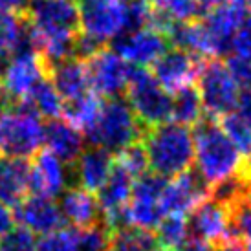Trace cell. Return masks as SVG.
<instances>
[{
  "instance_id": "1",
  "label": "cell",
  "mask_w": 251,
  "mask_h": 251,
  "mask_svg": "<svg viewBox=\"0 0 251 251\" xmlns=\"http://www.w3.org/2000/svg\"><path fill=\"white\" fill-rule=\"evenodd\" d=\"M193 138H195V171L209 189L242 173L248 160L224 134L222 126L216 119L203 118L195 126Z\"/></svg>"
},
{
  "instance_id": "2",
  "label": "cell",
  "mask_w": 251,
  "mask_h": 251,
  "mask_svg": "<svg viewBox=\"0 0 251 251\" xmlns=\"http://www.w3.org/2000/svg\"><path fill=\"white\" fill-rule=\"evenodd\" d=\"M141 145L147 152L149 171L163 180L191 171L195 163V138L191 128L167 121L147 128Z\"/></svg>"
},
{
  "instance_id": "3",
  "label": "cell",
  "mask_w": 251,
  "mask_h": 251,
  "mask_svg": "<svg viewBox=\"0 0 251 251\" xmlns=\"http://www.w3.org/2000/svg\"><path fill=\"white\" fill-rule=\"evenodd\" d=\"M46 125L26 103L0 106V158L33 160L42 151Z\"/></svg>"
},
{
  "instance_id": "4",
  "label": "cell",
  "mask_w": 251,
  "mask_h": 251,
  "mask_svg": "<svg viewBox=\"0 0 251 251\" xmlns=\"http://www.w3.org/2000/svg\"><path fill=\"white\" fill-rule=\"evenodd\" d=\"M143 134L145 128L134 116L128 103L121 98H114L103 101L98 121L84 134V140L90 143V147L119 154L126 147L141 141Z\"/></svg>"
},
{
  "instance_id": "5",
  "label": "cell",
  "mask_w": 251,
  "mask_h": 251,
  "mask_svg": "<svg viewBox=\"0 0 251 251\" xmlns=\"http://www.w3.org/2000/svg\"><path fill=\"white\" fill-rule=\"evenodd\" d=\"M125 96L128 106L145 130L163 125L171 119L173 96L147 68H132Z\"/></svg>"
},
{
  "instance_id": "6",
  "label": "cell",
  "mask_w": 251,
  "mask_h": 251,
  "mask_svg": "<svg viewBox=\"0 0 251 251\" xmlns=\"http://www.w3.org/2000/svg\"><path fill=\"white\" fill-rule=\"evenodd\" d=\"M196 81V90L207 118L222 119L224 116L235 112L242 88L233 79L226 63L220 59L202 61Z\"/></svg>"
},
{
  "instance_id": "7",
  "label": "cell",
  "mask_w": 251,
  "mask_h": 251,
  "mask_svg": "<svg viewBox=\"0 0 251 251\" xmlns=\"http://www.w3.org/2000/svg\"><path fill=\"white\" fill-rule=\"evenodd\" d=\"M77 7L81 35L103 48L126 31V0H81Z\"/></svg>"
},
{
  "instance_id": "8",
  "label": "cell",
  "mask_w": 251,
  "mask_h": 251,
  "mask_svg": "<svg viewBox=\"0 0 251 251\" xmlns=\"http://www.w3.org/2000/svg\"><path fill=\"white\" fill-rule=\"evenodd\" d=\"M48 77V64L35 50L15 53L0 75V96L4 106L24 103L37 84Z\"/></svg>"
},
{
  "instance_id": "9",
  "label": "cell",
  "mask_w": 251,
  "mask_h": 251,
  "mask_svg": "<svg viewBox=\"0 0 251 251\" xmlns=\"http://www.w3.org/2000/svg\"><path fill=\"white\" fill-rule=\"evenodd\" d=\"M167 180L152 173H145L138 180H134L132 196L126 205V218H128V227L143 229L152 233L160 222L163 220V191H165Z\"/></svg>"
},
{
  "instance_id": "10",
  "label": "cell",
  "mask_w": 251,
  "mask_h": 251,
  "mask_svg": "<svg viewBox=\"0 0 251 251\" xmlns=\"http://www.w3.org/2000/svg\"><path fill=\"white\" fill-rule=\"evenodd\" d=\"M248 13L250 6L246 0H220L200 19L207 31L215 59L229 55L233 37Z\"/></svg>"
},
{
  "instance_id": "11",
  "label": "cell",
  "mask_w": 251,
  "mask_h": 251,
  "mask_svg": "<svg viewBox=\"0 0 251 251\" xmlns=\"http://www.w3.org/2000/svg\"><path fill=\"white\" fill-rule=\"evenodd\" d=\"M84 64L90 81V90L98 94L99 98L114 99L125 94L132 68L114 50H99L98 53L88 57Z\"/></svg>"
},
{
  "instance_id": "12",
  "label": "cell",
  "mask_w": 251,
  "mask_h": 251,
  "mask_svg": "<svg viewBox=\"0 0 251 251\" xmlns=\"http://www.w3.org/2000/svg\"><path fill=\"white\" fill-rule=\"evenodd\" d=\"M169 48V37L152 28L128 31L112 42V50L125 63L134 64L138 68H147L149 64H154Z\"/></svg>"
},
{
  "instance_id": "13",
  "label": "cell",
  "mask_w": 251,
  "mask_h": 251,
  "mask_svg": "<svg viewBox=\"0 0 251 251\" xmlns=\"http://www.w3.org/2000/svg\"><path fill=\"white\" fill-rule=\"evenodd\" d=\"M68 183H70V169L50 151H41L29 161V195L53 200L68 189Z\"/></svg>"
},
{
  "instance_id": "14",
  "label": "cell",
  "mask_w": 251,
  "mask_h": 251,
  "mask_svg": "<svg viewBox=\"0 0 251 251\" xmlns=\"http://www.w3.org/2000/svg\"><path fill=\"white\" fill-rule=\"evenodd\" d=\"M202 61L180 48H169L152 64V75L156 81L173 96L175 92L191 86L198 77Z\"/></svg>"
},
{
  "instance_id": "15",
  "label": "cell",
  "mask_w": 251,
  "mask_h": 251,
  "mask_svg": "<svg viewBox=\"0 0 251 251\" xmlns=\"http://www.w3.org/2000/svg\"><path fill=\"white\" fill-rule=\"evenodd\" d=\"M15 222L28 229L33 235H48L57 229H63L64 220L59 209V203L51 198L28 195L13 211Z\"/></svg>"
},
{
  "instance_id": "16",
  "label": "cell",
  "mask_w": 251,
  "mask_h": 251,
  "mask_svg": "<svg viewBox=\"0 0 251 251\" xmlns=\"http://www.w3.org/2000/svg\"><path fill=\"white\" fill-rule=\"evenodd\" d=\"M205 198H209V187L203 183L196 171H187L167 181L161 205L165 215L185 216Z\"/></svg>"
},
{
  "instance_id": "17",
  "label": "cell",
  "mask_w": 251,
  "mask_h": 251,
  "mask_svg": "<svg viewBox=\"0 0 251 251\" xmlns=\"http://www.w3.org/2000/svg\"><path fill=\"white\" fill-rule=\"evenodd\" d=\"M189 233L211 246L229 240V215L222 203L205 198L189 213Z\"/></svg>"
},
{
  "instance_id": "18",
  "label": "cell",
  "mask_w": 251,
  "mask_h": 251,
  "mask_svg": "<svg viewBox=\"0 0 251 251\" xmlns=\"http://www.w3.org/2000/svg\"><path fill=\"white\" fill-rule=\"evenodd\" d=\"M112 167H114V158L110 152L98 147H88L74 161L72 175L77 181V187L84 189L92 195H98V191L108 180Z\"/></svg>"
},
{
  "instance_id": "19",
  "label": "cell",
  "mask_w": 251,
  "mask_h": 251,
  "mask_svg": "<svg viewBox=\"0 0 251 251\" xmlns=\"http://www.w3.org/2000/svg\"><path fill=\"white\" fill-rule=\"evenodd\" d=\"M59 209H61L64 224H70L77 231L103 222L96 195L81 187L66 189L59 200Z\"/></svg>"
},
{
  "instance_id": "20",
  "label": "cell",
  "mask_w": 251,
  "mask_h": 251,
  "mask_svg": "<svg viewBox=\"0 0 251 251\" xmlns=\"http://www.w3.org/2000/svg\"><path fill=\"white\" fill-rule=\"evenodd\" d=\"M84 136L81 130L68 123L64 118L51 119L46 125L44 134V145L48 147L46 151L57 156L59 160L66 165H74V161L81 156L84 151Z\"/></svg>"
},
{
  "instance_id": "21",
  "label": "cell",
  "mask_w": 251,
  "mask_h": 251,
  "mask_svg": "<svg viewBox=\"0 0 251 251\" xmlns=\"http://www.w3.org/2000/svg\"><path fill=\"white\" fill-rule=\"evenodd\" d=\"M48 79L55 86L64 103L83 98L90 90V81L86 74V64L81 59H66L48 68Z\"/></svg>"
},
{
  "instance_id": "22",
  "label": "cell",
  "mask_w": 251,
  "mask_h": 251,
  "mask_svg": "<svg viewBox=\"0 0 251 251\" xmlns=\"http://www.w3.org/2000/svg\"><path fill=\"white\" fill-rule=\"evenodd\" d=\"M29 161L0 158V203L17 207L28 196Z\"/></svg>"
},
{
  "instance_id": "23",
  "label": "cell",
  "mask_w": 251,
  "mask_h": 251,
  "mask_svg": "<svg viewBox=\"0 0 251 251\" xmlns=\"http://www.w3.org/2000/svg\"><path fill=\"white\" fill-rule=\"evenodd\" d=\"M24 50H35L26 15L0 11V59L9 61Z\"/></svg>"
},
{
  "instance_id": "24",
  "label": "cell",
  "mask_w": 251,
  "mask_h": 251,
  "mask_svg": "<svg viewBox=\"0 0 251 251\" xmlns=\"http://www.w3.org/2000/svg\"><path fill=\"white\" fill-rule=\"evenodd\" d=\"M101 106H103V99L99 98L98 94L88 92L83 98L64 103L63 118L75 126L77 130H81L84 136L94 126V123L98 121Z\"/></svg>"
},
{
  "instance_id": "25",
  "label": "cell",
  "mask_w": 251,
  "mask_h": 251,
  "mask_svg": "<svg viewBox=\"0 0 251 251\" xmlns=\"http://www.w3.org/2000/svg\"><path fill=\"white\" fill-rule=\"evenodd\" d=\"M171 118L175 119V123L187 126V128L196 126L205 118L202 101H200V96H198V90H196L195 84L185 86V88L173 94Z\"/></svg>"
},
{
  "instance_id": "26",
  "label": "cell",
  "mask_w": 251,
  "mask_h": 251,
  "mask_svg": "<svg viewBox=\"0 0 251 251\" xmlns=\"http://www.w3.org/2000/svg\"><path fill=\"white\" fill-rule=\"evenodd\" d=\"M24 103L35 112L41 119L51 121V119L63 118L64 101L59 96V92L55 90V86L51 84V81H50L48 77L37 84Z\"/></svg>"
},
{
  "instance_id": "27",
  "label": "cell",
  "mask_w": 251,
  "mask_h": 251,
  "mask_svg": "<svg viewBox=\"0 0 251 251\" xmlns=\"http://www.w3.org/2000/svg\"><path fill=\"white\" fill-rule=\"evenodd\" d=\"M156 242L165 251H178L189 238V224L185 216L165 215L156 227Z\"/></svg>"
},
{
  "instance_id": "28",
  "label": "cell",
  "mask_w": 251,
  "mask_h": 251,
  "mask_svg": "<svg viewBox=\"0 0 251 251\" xmlns=\"http://www.w3.org/2000/svg\"><path fill=\"white\" fill-rule=\"evenodd\" d=\"M226 209L229 215V238L251 246V189Z\"/></svg>"
},
{
  "instance_id": "29",
  "label": "cell",
  "mask_w": 251,
  "mask_h": 251,
  "mask_svg": "<svg viewBox=\"0 0 251 251\" xmlns=\"http://www.w3.org/2000/svg\"><path fill=\"white\" fill-rule=\"evenodd\" d=\"M152 7L175 24L196 22L205 15L200 0H154Z\"/></svg>"
},
{
  "instance_id": "30",
  "label": "cell",
  "mask_w": 251,
  "mask_h": 251,
  "mask_svg": "<svg viewBox=\"0 0 251 251\" xmlns=\"http://www.w3.org/2000/svg\"><path fill=\"white\" fill-rule=\"evenodd\" d=\"M156 246L158 242L154 233L136 227H123L112 231L108 251H154Z\"/></svg>"
},
{
  "instance_id": "31",
  "label": "cell",
  "mask_w": 251,
  "mask_h": 251,
  "mask_svg": "<svg viewBox=\"0 0 251 251\" xmlns=\"http://www.w3.org/2000/svg\"><path fill=\"white\" fill-rule=\"evenodd\" d=\"M224 134L229 138V141L237 147V151L246 160H251V123L240 118L237 112H231L224 116L220 121Z\"/></svg>"
},
{
  "instance_id": "32",
  "label": "cell",
  "mask_w": 251,
  "mask_h": 251,
  "mask_svg": "<svg viewBox=\"0 0 251 251\" xmlns=\"http://www.w3.org/2000/svg\"><path fill=\"white\" fill-rule=\"evenodd\" d=\"M116 163L125 171L126 175H130L134 180H138L149 171V161H147V152L141 141L134 143V145L126 147L125 151H121L116 158Z\"/></svg>"
},
{
  "instance_id": "33",
  "label": "cell",
  "mask_w": 251,
  "mask_h": 251,
  "mask_svg": "<svg viewBox=\"0 0 251 251\" xmlns=\"http://www.w3.org/2000/svg\"><path fill=\"white\" fill-rule=\"evenodd\" d=\"M110 235L112 231L103 222L86 227V229H79L77 231V248L79 251H108Z\"/></svg>"
},
{
  "instance_id": "34",
  "label": "cell",
  "mask_w": 251,
  "mask_h": 251,
  "mask_svg": "<svg viewBox=\"0 0 251 251\" xmlns=\"http://www.w3.org/2000/svg\"><path fill=\"white\" fill-rule=\"evenodd\" d=\"M35 251H79L75 229H57L37 240Z\"/></svg>"
},
{
  "instance_id": "35",
  "label": "cell",
  "mask_w": 251,
  "mask_h": 251,
  "mask_svg": "<svg viewBox=\"0 0 251 251\" xmlns=\"http://www.w3.org/2000/svg\"><path fill=\"white\" fill-rule=\"evenodd\" d=\"M35 235L21 226H15L0 238V251H35Z\"/></svg>"
},
{
  "instance_id": "36",
  "label": "cell",
  "mask_w": 251,
  "mask_h": 251,
  "mask_svg": "<svg viewBox=\"0 0 251 251\" xmlns=\"http://www.w3.org/2000/svg\"><path fill=\"white\" fill-rule=\"evenodd\" d=\"M229 55L251 59V11L246 15L244 22L240 24V28L237 29V33L233 37Z\"/></svg>"
},
{
  "instance_id": "37",
  "label": "cell",
  "mask_w": 251,
  "mask_h": 251,
  "mask_svg": "<svg viewBox=\"0 0 251 251\" xmlns=\"http://www.w3.org/2000/svg\"><path fill=\"white\" fill-rule=\"evenodd\" d=\"M226 66L240 88H251V59L229 55Z\"/></svg>"
},
{
  "instance_id": "38",
  "label": "cell",
  "mask_w": 251,
  "mask_h": 251,
  "mask_svg": "<svg viewBox=\"0 0 251 251\" xmlns=\"http://www.w3.org/2000/svg\"><path fill=\"white\" fill-rule=\"evenodd\" d=\"M235 112H237L240 118H244L246 121L251 123V88H242L240 90Z\"/></svg>"
},
{
  "instance_id": "39",
  "label": "cell",
  "mask_w": 251,
  "mask_h": 251,
  "mask_svg": "<svg viewBox=\"0 0 251 251\" xmlns=\"http://www.w3.org/2000/svg\"><path fill=\"white\" fill-rule=\"evenodd\" d=\"M13 227H15L13 211L0 203V238L4 237L9 229H13Z\"/></svg>"
},
{
  "instance_id": "40",
  "label": "cell",
  "mask_w": 251,
  "mask_h": 251,
  "mask_svg": "<svg viewBox=\"0 0 251 251\" xmlns=\"http://www.w3.org/2000/svg\"><path fill=\"white\" fill-rule=\"evenodd\" d=\"M178 251H215V246L207 244V242H203L200 238H187L185 240V244L181 246Z\"/></svg>"
},
{
  "instance_id": "41",
  "label": "cell",
  "mask_w": 251,
  "mask_h": 251,
  "mask_svg": "<svg viewBox=\"0 0 251 251\" xmlns=\"http://www.w3.org/2000/svg\"><path fill=\"white\" fill-rule=\"evenodd\" d=\"M26 0H0V11L7 13H24L26 11Z\"/></svg>"
},
{
  "instance_id": "42",
  "label": "cell",
  "mask_w": 251,
  "mask_h": 251,
  "mask_svg": "<svg viewBox=\"0 0 251 251\" xmlns=\"http://www.w3.org/2000/svg\"><path fill=\"white\" fill-rule=\"evenodd\" d=\"M215 251H251V246L240 242V240H235V238H229L220 246H216Z\"/></svg>"
},
{
  "instance_id": "43",
  "label": "cell",
  "mask_w": 251,
  "mask_h": 251,
  "mask_svg": "<svg viewBox=\"0 0 251 251\" xmlns=\"http://www.w3.org/2000/svg\"><path fill=\"white\" fill-rule=\"evenodd\" d=\"M218 2H220V0H200V4L203 6V9H205V13H207V11H209V9H211L213 6H216Z\"/></svg>"
},
{
  "instance_id": "44",
  "label": "cell",
  "mask_w": 251,
  "mask_h": 251,
  "mask_svg": "<svg viewBox=\"0 0 251 251\" xmlns=\"http://www.w3.org/2000/svg\"><path fill=\"white\" fill-rule=\"evenodd\" d=\"M140 2H145V4H149V2H154V0H140Z\"/></svg>"
},
{
  "instance_id": "45",
  "label": "cell",
  "mask_w": 251,
  "mask_h": 251,
  "mask_svg": "<svg viewBox=\"0 0 251 251\" xmlns=\"http://www.w3.org/2000/svg\"><path fill=\"white\" fill-rule=\"evenodd\" d=\"M246 2H248V6H251V0H246Z\"/></svg>"
},
{
  "instance_id": "46",
  "label": "cell",
  "mask_w": 251,
  "mask_h": 251,
  "mask_svg": "<svg viewBox=\"0 0 251 251\" xmlns=\"http://www.w3.org/2000/svg\"><path fill=\"white\" fill-rule=\"evenodd\" d=\"M31 2H35V0H31Z\"/></svg>"
},
{
  "instance_id": "47",
  "label": "cell",
  "mask_w": 251,
  "mask_h": 251,
  "mask_svg": "<svg viewBox=\"0 0 251 251\" xmlns=\"http://www.w3.org/2000/svg\"><path fill=\"white\" fill-rule=\"evenodd\" d=\"M74 2H75V0H74Z\"/></svg>"
}]
</instances>
